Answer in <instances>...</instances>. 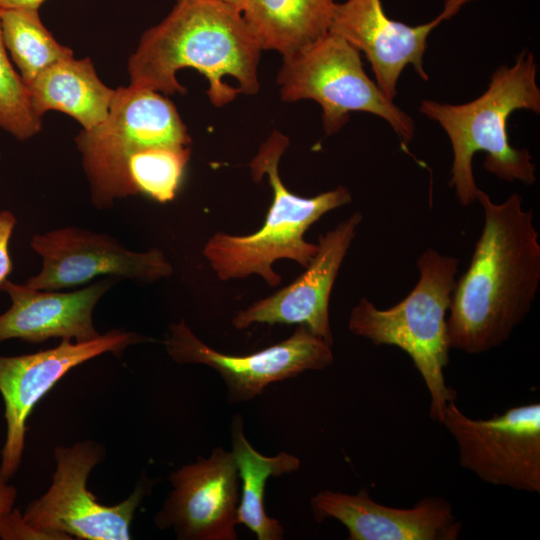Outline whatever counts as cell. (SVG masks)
Listing matches in <instances>:
<instances>
[{
  "instance_id": "cell-1",
  "label": "cell",
  "mask_w": 540,
  "mask_h": 540,
  "mask_svg": "<svg viewBox=\"0 0 540 540\" xmlns=\"http://www.w3.org/2000/svg\"><path fill=\"white\" fill-rule=\"evenodd\" d=\"M484 225L465 273L452 293L451 349L481 354L505 343L526 318L540 284V242L532 209L511 194L495 203L479 189Z\"/></svg>"
},
{
  "instance_id": "cell-2",
  "label": "cell",
  "mask_w": 540,
  "mask_h": 540,
  "mask_svg": "<svg viewBox=\"0 0 540 540\" xmlns=\"http://www.w3.org/2000/svg\"><path fill=\"white\" fill-rule=\"evenodd\" d=\"M261 51L238 10L218 0H176L171 12L142 34L128 61L130 84L184 94L177 72L193 68L208 80L211 103L223 107L240 92H258Z\"/></svg>"
},
{
  "instance_id": "cell-3",
  "label": "cell",
  "mask_w": 540,
  "mask_h": 540,
  "mask_svg": "<svg viewBox=\"0 0 540 540\" xmlns=\"http://www.w3.org/2000/svg\"><path fill=\"white\" fill-rule=\"evenodd\" d=\"M534 55L523 51L512 66L497 69L487 90L459 105L423 100L420 112L436 121L448 135L453 164L449 186L464 207L477 201L472 161L478 151L486 153L483 167L499 179L531 185L536 181L532 156L525 148L510 145L507 119L516 110L540 112V89Z\"/></svg>"
},
{
  "instance_id": "cell-4",
  "label": "cell",
  "mask_w": 540,
  "mask_h": 540,
  "mask_svg": "<svg viewBox=\"0 0 540 540\" xmlns=\"http://www.w3.org/2000/svg\"><path fill=\"white\" fill-rule=\"evenodd\" d=\"M288 146V137L274 130L249 163L253 180L259 182L267 175L273 190L263 226L244 236L217 232L203 247V256L222 281L256 274L268 285L278 286L281 276L274 271V262L290 259L306 268L318 249L317 244L305 240L308 228L329 211L352 200L344 186L314 197L292 193L279 175V162Z\"/></svg>"
},
{
  "instance_id": "cell-5",
  "label": "cell",
  "mask_w": 540,
  "mask_h": 540,
  "mask_svg": "<svg viewBox=\"0 0 540 540\" xmlns=\"http://www.w3.org/2000/svg\"><path fill=\"white\" fill-rule=\"evenodd\" d=\"M416 265L418 282L403 300L379 309L362 297L350 311L348 328L374 345L398 347L411 358L430 395L429 416L441 424L444 408L456 398L444 369L451 349L446 320L459 260L428 248Z\"/></svg>"
},
{
  "instance_id": "cell-6",
  "label": "cell",
  "mask_w": 540,
  "mask_h": 540,
  "mask_svg": "<svg viewBox=\"0 0 540 540\" xmlns=\"http://www.w3.org/2000/svg\"><path fill=\"white\" fill-rule=\"evenodd\" d=\"M190 143L176 106L163 94L132 84L118 87L105 120L75 137L92 205L109 209L135 196L127 165L137 152Z\"/></svg>"
},
{
  "instance_id": "cell-7",
  "label": "cell",
  "mask_w": 540,
  "mask_h": 540,
  "mask_svg": "<svg viewBox=\"0 0 540 540\" xmlns=\"http://www.w3.org/2000/svg\"><path fill=\"white\" fill-rule=\"evenodd\" d=\"M277 83L283 101L310 99L321 106L327 135L339 132L350 112L360 111L384 119L406 144L414 138L413 119L367 76L360 51L339 35L328 31L307 47L284 56Z\"/></svg>"
},
{
  "instance_id": "cell-8",
  "label": "cell",
  "mask_w": 540,
  "mask_h": 540,
  "mask_svg": "<svg viewBox=\"0 0 540 540\" xmlns=\"http://www.w3.org/2000/svg\"><path fill=\"white\" fill-rule=\"evenodd\" d=\"M104 451L94 441H82L54 450L56 470L47 492L27 505L23 519L33 529L63 540H128L134 513L153 482L141 481L124 501L108 506L98 502L87 489L92 469Z\"/></svg>"
},
{
  "instance_id": "cell-9",
  "label": "cell",
  "mask_w": 540,
  "mask_h": 540,
  "mask_svg": "<svg viewBox=\"0 0 540 540\" xmlns=\"http://www.w3.org/2000/svg\"><path fill=\"white\" fill-rule=\"evenodd\" d=\"M441 424L457 444L460 465L479 479L517 491L540 492L539 403L474 419L451 400Z\"/></svg>"
},
{
  "instance_id": "cell-10",
  "label": "cell",
  "mask_w": 540,
  "mask_h": 540,
  "mask_svg": "<svg viewBox=\"0 0 540 540\" xmlns=\"http://www.w3.org/2000/svg\"><path fill=\"white\" fill-rule=\"evenodd\" d=\"M30 247L42 265L25 284L38 290L79 287L100 277L153 283L173 274L160 249L130 250L110 234L78 226L34 234Z\"/></svg>"
},
{
  "instance_id": "cell-11",
  "label": "cell",
  "mask_w": 540,
  "mask_h": 540,
  "mask_svg": "<svg viewBox=\"0 0 540 540\" xmlns=\"http://www.w3.org/2000/svg\"><path fill=\"white\" fill-rule=\"evenodd\" d=\"M163 344L173 361L203 364L215 370L226 385L230 403L249 401L272 383L306 371L323 370L334 360L331 346L304 325L265 349L229 355L208 346L181 319L169 325Z\"/></svg>"
},
{
  "instance_id": "cell-12",
  "label": "cell",
  "mask_w": 540,
  "mask_h": 540,
  "mask_svg": "<svg viewBox=\"0 0 540 540\" xmlns=\"http://www.w3.org/2000/svg\"><path fill=\"white\" fill-rule=\"evenodd\" d=\"M147 341L152 339L112 329L86 342L61 340L56 347L31 354L0 355V393L7 424L0 478L8 481L17 472L25 446L26 421L35 405L66 373L102 354L120 356L128 347Z\"/></svg>"
},
{
  "instance_id": "cell-13",
  "label": "cell",
  "mask_w": 540,
  "mask_h": 540,
  "mask_svg": "<svg viewBox=\"0 0 540 540\" xmlns=\"http://www.w3.org/2000/svg\"><path fill=\"white\" fill-rule=\"evenodd\" d=\"M172 490L156 513L159 529L180 540H235L240 478L234 456L222 447L169 476Z\"/></svg>"
},
{
  "instance_id": "cell-14",
  "label": "cell",
  "mask_w": 540,
  "mask_h": 540,
  "mask_svg": "<svg viewBox=\"0 0 540 540\" xmlns=\"http://www.w3.org/2000/svg\"><path fill=\"white\" fill-rule=\"evenodd\" d=\"M471 1L474 0H445L442 12L435 19L410 26L389 18L381 0H346L336 3L329 32L365 53L376 84L393 101L398 79L408 64L420 78L428 80L423 66L428 35Z\"/></svg>"
},
{
  "instance_id": "cell-15",
  "label": "cell",
  "mask_w": 540,
  "mask_h": 540,
  "mask_svg": "<svg viewBox=\"0 0 540 540\" xmlns=\"http://www.w3.org/2000/svg\"><path fill=\"white\" fill-rule=\"evenodd\" d=\"M361 221L362 214L355 212L320 235L317 252L305 271L276 293L238 311L232 325L236 329L258 323L304 325L332 347L330 295Z\"/></svg>"
},
{
  "instance_id": "cell-16",
  "label": "cell",
  "mask_w": 540,
  "mask_h": 540,
  "mask_svg": "<svg viewBox=\"0 0 540 540\" xmlns=\"http://www.w3.org/2000/svg\"><path fill=\"white\" fill-rule=\"evenodd\" d=\"M314 519H335L350 540H456L461 522L441 497H425L411 508L374 501L366 489L356 494L323 490L310 499Z\"/></svg>"
},
{
  "instance_id": "cell-17",
  "label": "cell",
  "mask_w": 540,
  "mask_h": 540,
  "mask_svg": "<svg viewBox=\"0 0 540 540\" xmlns=\"http://www.w3.org/2000/svg\"><path fill=\"white\" fill-rule=\"evenodd\" d=\"M119 280L106 277L79 289L38 290L6 279L0 290L10 307L0 314V342L20 339L35 344L50 338L86 342L100 333L93 322V313L100 299Z\"/></svg>"
},
{
  "instance_id": "cell-18",
  "label": "cell",
  "mask_w": 540,
  "mask_h": 540,
  "mask_svg": "<svg viewBox=\"0 0 540 540\" xmlns=\"http://www.w3.org/2000/svg\"><path fill=\"white\" fill-rule=\"evenodd\" d=\"M36 114L59 111L90 129L105 120L116 89L98 77L90 58L73 56L42 71L27 85Z\"/></svg>"
},
{
  "instance_id": "cell-19",
  "label": "cell",
  "mask_w": 540,
  "mask_h": 540,
  "mask_svg": "<svg viewBox=\"0 0 540 540\" xmlns=\"http://www.w3.org/2000/svg\"><path fill=\"white\" fill-rule=\"evenodd\" d=\"M336 0H247L243 18L261 50L288 56L328 31Z\"/></svg>"
},
{
  "instance_id": "cell-20",
  "label": "cell",
  "mask_w": 540,
  "mask_h": 540,
  "mask_svg": "<svg viewBox=\"0 0 540 540\" xmlns=\"http://www.w3.org/2000/svg\"><path fill=\"white\" fill-rule=\"evenodd\" d=\"M230 435L231 452L241 481L238 524L245 525L258 540H281L284 538V527L277 519L266 514L265 485L270 477L296 472L301 462L287 452H280L275 456L259 453L245 437L240 415L233 417Z\"/></svg>"
},
{
  "instance_id": "cell-21",
  "label": "cell",
  "mask_w": 540,
  "mask_h": 540,
  "mask_svg": "<svg viewBox=\"0 0 540 540\" xmlns=\"http://www.w3.org/2000/svg\"><path fill=\"white\" fill-rule=\"evenodd\" d=\"M0 28L5 48L26 86L49 66L74 55L45 27L37 9L0 10Z\"/></svg>"
},
{
  "instance_id": "cell-22",
  "label": "cell",
  "mask_w": 540,
  "mask_h": 540,
  "mask_svg": "<svg viewBox=\"0 0 540 540\" xmlns=\"http://www.w3.org/2000/svg\"><path fill=\"white\" fill-rule=\"evenodd\" d=\"M189 146H159L143 149L128 161V177L136 195L159 203L173 200L190 159Z\"/></svg>"
},
{
  "instance_id": "cell-23",
  "label": "cell",
  "mask_w": 540,
  "mask_h": 540,
  "mask_svg": "<svg viewBox=\"0 0 540 540\" xmlns=\"http://www.w3.org/2000/svg\"><path fill=\"white\" fill-rule=\"evenodd\" d=\"M42 128V118L33 109L28 88L14 69L0 28V129L18 141H27Z\"/></svg>"
},
{
  "instance_id": "cell-24",
  "label": "cell",
  "mask_w": 540,
  "mask_h": 540,
  "mask_svg": "<svg viewBox=\"0 0 540 540\" xmlns=\"http://www.w3.org/2000/svg\"><path fill=\"white\" fill-rule=\"evenodd\" d=\"M0 536L2 539H49V537L33 529L25 522L16 510L0 517Z\"/></svg>"
},
{
  "instance_id": "cell-25",
  "label": "cell",
  "mask_w": 540,
  "mask_h": 540,
  "mask_svg": "<svg viewBox=\"0 0 540 540\" xmlns=\"http://www.w3.org/2000/svg\"><path fill=\"white\" fill-rule=\"evenodd\" d=\"M17 219L10 210L0 211V285L8 279L12 272V260L9 254V243L15 229Z\"/></svg>"
},
{
  "instance_id": "cell-26",
  "label": "cell",
  "mask_w": 540,
  "mask_h": 540,
  "mask_svg": "<svg viewBox=\"0 0 540 540\" xmlns=\"http://www.w3.org/2000/svg\"><path fill=\"white\" fill-rule=\"evenodd\" d=\"M16 497L15 487L0 478V517L13 510Z\"/></svg>"
},
{
  "instance_id": "cell-27",
  "label": "cell",
  "mask_w": 540,
  "mask_h": 540,
  "mask_svg": "<svg viewBox=\"0 0 540 540\" xmlns=\"http://www.w3.org/2000/svg\"><path fill=\"white\" fill-rule=\"evenodd\" d=\"M46 0H0V10L6 9H37L39 10L40 6Z\"/></svg>"
},
{
  "instance_id": "cell-28",
  "label": "cell",
  "mask_w": 540,
  "mask_h": 540,
  "mask_svg": "<svg viewBox=\"0 0 540 540\" xmlns=\"http://www.w3.org/2000/svg\"><path fill=\"white\" fill-rule=\"evenodd\" d=\"M220 2H223L234 9L238 10L239 12H243L244 7L246 5L247 0H218Z\"/></svg>"
},
{
  "instance_id": "cell-29",
  "label": "cell",
  "mask_w": 540,
  "mask_h": 540,
  "mask_svg": "<svg viewBox=\"0 0 540 540\" xmlns=\"http://www.w3.org/2000/svg\"><path fill=\"white\" fill-rule=\"evenodd\" d=\"M1 158H2V155H1V152H0V162H1Z\"/></svg>"
}]
</instances>
